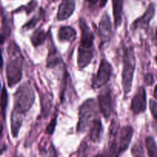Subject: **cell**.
I'll return each instance as SVG.
<instances>
[{
    "mask_svg": "<svg viewBox=\"0 0 157 157\" xmlns=\"http://www.w3.org/2000/svg\"><path fill=\"white\" fill-rule=\"evenodd\" d=\"M154 82V78L152 74H147L145 76V83L147 86L152 85Z\"/></svg>",
    "mask_w": 157,
    "mask_h": 157,
    "instance_id": "obj_28",
    "label": "cell"
},
{
    "mask_svg": "<svg viewBox=\"0 0 157 157\" xmlns=\"http://www.w3.org/2000/svg\"><path fill=\"white\" fill-rule=\"evenodd\" d=\"M99 31L104 41H109L112 36V25L110 16L104 13L99 24Z\"/></svg>",
    "mask_w": 157,
    "mask_h": 157,
    "instance_id": "obj_12",
    "label": "cell"
},
{
    "mask_svg": "<svg viewBox=\"0 0 157 157\" xmlns=\"http://www.w3.org/2000/svg\"><path fill=\"white\" fill-rule=\"evenodd\" d=\"M131 152L133 157H145L144 146L140 141H138L133 146Z\"/></svg>",
    "mask_w": 157,
    "mask_h": 157,
    "instance_id": "obj_22",
    "label": "cell"
},
{
    "mask_svg": "<svg viewBox=\"0 0 157 157\" xmlns=\"http://www.w3.org/2000/svg\"><path fill=\"white\" fill-rule=\"evenodd\" d=\"M23 116L21 114L12 112V116H11V131L13 137H17L19 132L20 128L22 125Z\"/></svg>",
    "mask_w": 157,
    "mask_h": 157,
    "instance_id": "obj_16",
    "label": "cell"
},
{
    "mask_svg": "<svg viewBox=\"0 0 157 157\" xmlns=\"http://www.w3.org/2000/svg\"><path fill=\"white\" fill-rule=\"evenodd\" d=\"M94 157H107V156H105L104 155H102V154H98L97 155V156H95Z\"/></svg>",
    "mask_w": 157,
    "mask_h": 157,
    "instance_id": "obj_31",
    "label": "cell"
},
{
    "mask_svg": "<svg viewBox=\"0 0 157 157\" xmlns=\"http://www.w3.org/2000/svg\"><path fill=\"white\" fill-rule=\"evenodd\" d=\"M98 106L104 118L108 119L113 111V98L111 89L109 87L104 88L98 95Z\"/></svg>",
    "mask_w": 157,
    "mask_h": 157,
    "instance_id": "obj_8",
    "label": "cell"
},
{
    "mask_svg": "<svg viewBox=\"0 0 157 157\" xmlns=\"http://www.w3.org/2000/svg\"><path fill=\"white\" fill-rule=\"evenodd\" d=\"M98 2H99V4H100V7L101 8H103L105 6L106 3H107V0H98Z\"/></svg>",
    "mask_w": 157,
    "mask_h": 157,
    "instance_id": "obj_30",
    "label": "cell"
},
{
    "mask_svg": "<svg viewBox=\"0 0 157 157\" xmlns=\"http://www.w3.org/2000/svg\"><path fill=\"white\" fill-rule=\"evenodd\" d=\"M7 52L9 58L6 64V78L8 85L12 87L21 81L22 77L23 56L15 41L9 44Z\"/></svg>",
    "mask_w": 157,
    "mask_h": 157,
    "instance_id": "obj_2",
    "label": "cell"
},
{
    "mask_svg": "<svg viewBox=\"0 0 157 157\" xmlns=\"http://www.w3.org/2000/svg\"><path fill=\"white\" fill-rule=\"evenodd\" d=\"M112 66L106 59H102L98 68V73L92 80L91 86L94 89H98L105 85L112 75Z\"/></svg>",
    "mask_w": 157,
    "mask_h": 157,
    "instance_id": "obj_7",
    "label": "cell"
},
{
    "mask_svg": "<svg viewBox=\"0 0 157 157\" xmlns=\"http://www.w3.org/2000/svg\"><path fill=\"white\" fill-rule=\"evenodd\" d=\"M113 2V12L114 17L115 27L118 28L122 22L123 6L124 0H112Z\"/></svg>",
    "mask_w": 157,
    "mask_h": 157,
    "instance_id": "obj_15",
    "label": "cell"
},
{
    "mask_svg": "<svg viewBox=\"0 0 157 157\" xmlns=\"http://www.w3.org/2000/svg\"><path fill=\"white\" fill-rule=\"evenodd\" d=\"M117 133L110 136L112 137L110 146V157H119L130 145L133 135V129L130 126L123 127L119 133L118 140L116 139Z\"/></svg>",
    "mask_w": 157,
    "mask_h": 157,
    "instance_id": "obj_6",
    "label": "cell"
},
{
    "mask_svg": "<svg viewBox=\"0 0 157 157\" xmlns=\"http://www.w3.org/2000/svg\"><path fill=\"white\" fill-rule=\"evenodd\" d=\"M37 6V2L36 1H34V0H32L27 6H21V7L18 8V9H17V12H19L20 10H25L26 12V13L29 14L35 9V7Z\"/></svg>",
    "mask_w": 157,
    "mask_h": 157,
    "instance_id": "obj_24",
    "label": "cell"
},
{
    "mask_svg": "<svg viewBox=\"0 0 157 157\" xmlns=\"http://www.w3.org/2000/svg\"><path fill=\"white\" fill-rule=\"evenodd\" d=\"M146 147L149 157H157L156 141L153 136H148L146 139Z\"/></svg>",
    "mask_w": 157,
    "mask_h": 157,
    "instance_id": "obj_20",
    "label": "cell"
},
{
    "mask_svg": "<svg viewBox=\"0 0 157 157\" xmlns=\"http://www.w3.org/2000/svg\"><path fill=\"white\" fill-rule=\"evenodd\" d=\"M3 136V125L2 124H0V156L2 154L3 152L6 150V146L2 144V140Z\"/></svg>",
    "mask_w": 157,
    "mask_h": 157,
    "instance_id": "obj_27",
    "label": "cell"
},
{
    "mask_svg": "<svg viewBox=\"0 0 157 157\" xmlns=\"http://www.w3.org/2000/svg\"><path fill=\"white\" fill-rule=\"evenodd\" d=\"M147 108V93L144 86L137 89L131 101V110L134 114L144 113Z\"/></svg>",
    "mask_w": 157,
    "mask_h": 157,
    "instance_id": "obj_9",
    "label": "cell"
},
{
    "mask_svg": "<svg viewBox=\"0 0 157 157\" xmlns=\"http://www.w3.org/2000/svg\"><path fill=\"white\" fill-rule=\"evenodd\" d=\"M7 103H8V94L7 90H6V87H2L1 94V99H0V112L2 116V117H6V107H7Z\"/></svg>",
    "mask_w": 157,
    "mask_h": 157,
    "instance_id": "obj_21",
    "label": "cell"
},
{
    "mask_svg": "<svg viewBox=\"0 0 157 157\" xmlns=\"http://www.w3.org/2000/svg\"><path fill=\"white\" fill-rule=\"evenodd\" d=\"M14 97L15 105L12 111L24 116L33 105L35 100L33 88L29 83H25L18 87Z\"/></svg>",
    "mask_w": 157,
    "mask_h": 157,
    "instance_id": "obj_3",
    "label": "cell"
},
{
    "mask_svg": "<svg viewBox=\"0 0 157 157\" xmlns=\"http://www.w3.org/2000/svg\"><path fill=\"white\" fill-rule=\"evenodd\" d=\"M136 59L133 48H129L125 51L124 55V68L122 73V85L124 96H127L131 90L132 82L134 75Z\"/></svg>",
    "mask_w": 157,
    "mask_h": 157,
    "instance_id": "obj_5",
    "label": "cell"
},
{
    "mask_svg": "<svg viewBox=\"0 0 157 157\" xmlns=\"http://www.w3.org/2000/svg\"><path fill=\"white\" fill-rule=\"evenodd\" d=\"M41 10H40V13L38 14V15H35L34 17H32V18H31V19L29 20V21H28L24 26H23V28L27 29H33V28L36 25L37 23L38 22V21H39L40 18H41Z\"/></svg>",
    "mask_w": 157,
    "mask_h": 157,
    "instance_id": "obj_23",
    "label": "cell"
},
{
    "mask_svg": "<svg viewBox=\"0 0 157 157\" xmlns=\"http://www.w3.org/2000/svg\"><path fill=\"white\" fill-rule=\"evenodd\" d=\"M150 110L153 114V118L156 120L157 116V104L155 100H150Z\"/></svg>",
    "mask_w": 157,
    "mask_h": 157,
    "instance_id": "obj_26",
    "label": "cell"
},
{
    "mask_svg": "<svg viewBox=\"0 0 157 157\" xmlns=\"http://www.w3.org/2000/svg\"><path fill=\"white\" fill-rule=\"evenodd\" d=\"M80 29L81 31V38L78 53V65L82 69L87 67L94 58V35L84 18L79 21Z\"/></svg>",
    "mask_w": 157,
    "mask_h": 157,
    "instance_id": "obj_1",
    "label": "cell"
},
{
    "mask_svg": "<svg viewBox=\"0 0 157 157\" xmlns=\"http://www.w3.org/2000/svg\"><path fill=\"white\" fill-rule=\"evenodd\" d=\"M57 124V114L55 115L54 118H52V120L51 121V122L49 123L48 125L46 127V133L49 135H52V133L55 131V127H56Z\"/></svg>",
    "mask_w": 157,
    "mask_h": 157,
    "instance_id": "obj_25",
    "label": "cell"
},
{
    "mask_svg": "<svg viewBox=\"0 0 157 157\" xmlns=\"http://www.w3.org/2000/svg\"><path fill=\"white\" fill-rule=\"evenodd\" d=\"M41 115L42 117H48L52 107V101L51 98H49L47 94L42 95L41 98Z\"/></svg>",
    "mask_w": 157,
    "mask_h": 157,
    "instance_id": "obj_18",
    "label": "cell"
},
{
    "mask_svg": "<svg viewBox=\"0 0 157 157\" xmlns=\"http://www.w3.org/2000/svg\"><path fill=\"white\" fill-rule=\"evenodd\" d=\"M75 9V0H63L58 8L57 18L59 21L67 19Z\"/></svg>",
    "mask_w": 157,
    "mask_h": 157,
    "instance_id": "obj_11",
    "label": "cell"
},
{
    "mask_svg": "<svg viewBox=\"0 0 157 157\" xmlns=\"http://www.w3.org/2000/svg\"><path fill=\"white\" fill-rule=\"evenodd\" d=\"M85 2L88 6V8L92 9V8H94L96 6V5L98 2V0H85Z\"/></svg>",
    "mask_w": 157,
    "mask_h": 157,
    "instance_id": "obj_29",
    "label": "cell"
},
{
    "mask_svg": "<svg viewBox=\"0 0 157 157\" xmlns=\"http://www.w3.org/2000/svg\"><path fill=\"white\" fill-rule=\"evenodd\" d=\"M155 15V6L153 3L150 4L149 7L147 8V11L144 15L140 17V18H137L134 22L132 25V28L133 29H147L149 26L150 21L153 18V17Z\"/></svg>",
    "mask_w": 157,
    "mask_h": 157,
    "instance_id": "obj_10",
    "label": "cell"
},
{
    "mask_svg": "<svg viewBox=\"0 0 157 157\" xmlns=\"http://www.w3.org/2000/svg\"><path fill=\"white\" fill-rule=\"evenodd\" d=\"M59 63V58L57 55V51L55 46H52L48 52V56L47 59V66L48 67H53Z\"/></svg>",
    "mask_w": 157,
    "mask_h": 157,
    "instance_id": "obj_19",
    "label": "cell"
},
{
    "mask_svg": "<svg viewBox=\"0 0 157 157\" xmlns=\"http://www.w3.org/2000/svg\"><path fill=\"white\" fill-rule=\"evenodd\" d=\"M98 115V105L94 99H87L79 108V118L77 125V132L84 133L90 127Z\"/></svg>",
    "mask_w": 157,
    "mask_h": 157,
    "instance_id": "obj_4",
    "label": "cell"
},
{
    "mask_svg": "<svg viewBox=\"0 0 157 157\" xmlns=\"http://www.w3.org/2000/svg\"><path fill=\"white\" fill-rule=\"evenodd\" d=\"M103 133V125L101 120L96 118L92 122L90 129V140L93 142H99L101 140V135Z\"/></svg>",
    "mask_w": 157,
    "mask_h": 157,
    "instance_id": "obj_13",
    "label": "cell"
},
{
    "mask_svg": "<svg viewBox=\"0 0 157 157\" xmlns=\"http://www.w3.org/2000/svg\"><path fill=\"white\" fill-rule=\"evenodd\" d=\"M77 32L70 26H62L58 31V39L61 41L72 42L76 38Z\"/></svg>",
    "mask_w": 157,
    "mask_h": 157,
    "instance_id": "obj_14",
    "label": "cell"
},
{
    "mask_svg": "<svg viewBox=\"0 0 157 157\" xmlns=\"http://www.w3.org/2000/svg\"><path fill=\"white\" fill-rule=\"evenodd\" d=\"M46 38H47V33L43 29H38L32 34V37H31V41H32L33 46L38 47L44 44Z\"/></svg>",
    "mask_w": 157,
    "mask_h": 157,
    "instance_id": "obj_17",
    "label": "cell"
}]
</instances>
